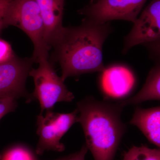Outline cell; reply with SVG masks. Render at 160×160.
I'll list each match as a JSON object with an SVG mask.
<instances>
[{"label":"cell","mask_w":160,"mask_h":160,"mask_svg":"<svg viewBox=\"0 0 160 160\" xmlns=\"http://www.w3.org/2000/svg\"><path fill=\"white\" fill-rule=\"evenodd\" d=\"M112 32L109 22L101 24L86 18L79 26L64 28L53 47V58L59 63L63 81L70 77L105 70L103 46Z\"/></svg>","instance_id":"cell-1"},{"label":"cell","mask_w":160,"mask_h":160,"mask_svg":"<svg viewBox=\"0 0 160 160\" xmlns=\"http://www.w3.org/2000/svg\"><path fill=\"white\" fill-rule=\"evenodd\" d=\"M78 122L82 126L86 146L94 160H113L126 132L119 102L99 101L88 96L77 103Z\"/></svg>","instance_id":"cell-2"},{"label":"cell","mask_w":160,"mask_h":160,"mask_svg":"<svg viewBox=\"0 0 160 160\" xmlns=\"http://www.w3.org/2000/svg\"><path fill=\"white\" fill-rule=\"evenodd\" d=\"M10 26L19 28L31 40L34 62L49 58L50 49L44 41L42 19L36 0H12L5 18V27Z\"/></svg>","instance_id":"cell-3"},{"label":"cell","mask_w":160,"mask_h":160,"mask_svg":"<svg viewBox=\"0 0 160 160\" xmlns=\"http://www.w3.org/2000/svg\"><path fill=\"white\" fill-rule=\"evenodd\" d=\"M38 63L37 69L32 68L29 76L34 81L35 88L30 95V101L36 99L39 102L41 113L52 110L55 104L60 102H70L74 98L64 81L57 74L48 58H43Z\"/></svg>","instance_id":"cell-4"},{"label":"cell","mask_w":160,"mask_h":160,"mask_svg":"<svg viewBox=\"0 0 160 160\" xmlns=\"http://www.w3.org/2000/svg\"><path fill=\"white\" fill-rule=\"evenodd\" d=\"M77 109L69 113L46 111V114L37 116V134L39 141L37 146V154L42 155L46 151L52 150L62 152L65 146L61 139L75 123L78 122Z\"/></svg>","instance_id":"cell-5"},{"label":"cell","mask_w":160,"mask_h":160,"mask_svg":"<svg viewBox=\"0 0 160 160\" xmlns=\"http://www.w3.org/2000/svg\"><path fill=\"white\" fill-rule=\"evenodd\" d=\"M147 0H90L78 11L84 18L98 23L113 20L133 23L139 15Z\"/></svg>","instance_id":"cell-6"},{"label":"cell","mask_w":160,"mask_h":160,"mask_svg":"<svg viewBox=\"0 0 160 160\" xmlns=\"http://www.w3.org/2000/svg\"><path fill=\"white\" fill-rule=\"evenodd\" d=\"M129 33L125 37L123 53L140 45H158L160 40V0H152L141 11Z\"/></svg>","instance_id":"cell-7"},{"label":"cell","mask_w":160,"mask_h":160,"mask_svg":"<svg viewBox=\"0 0 160 160\" xmlns=\"http://www.w3.org/2000/svg\"><path fill=\"white\" fill-rule=\"evenodd\" d=\"M33 62L32 58H22L15 56L8 62L0 64V98L17 99L25 97L30 102L26 83Z\"/></svg>","instance_id":"cell-8"},{"label":"cell","mask_w":160,"mask_h":160,"mask_svg":"<svg viewBox=\"0 0 160 160\" xmlns=\"http://www.w3.org/2000/svg\"><path fill=\"white\" fill-rule=\"evenodd\" d=\"M44 27V41L49 49L53 48L63 30L64 0H36Z\"/></svg>","instance_id":"cell-9"},{"label":"cell","mask_w":160,"mask_h":160,"mask_svg":"<svg viewBox=\"0 0 160 160\" xmlns=\"http://www.w3.org/2000/svg\"><path fill=\"white\" fill-rule=\"evenodd\" d=\"M101 86L108 98H121L127 95L133 88L134 75L128 68L116 66L106 68L102 72Z\"/></svg>","instance_id":"cell-10"},{"label":"cell","mask_w":160,"mask_h":160,"mask_svg":"<svg viewBox=\"0 0 160 160\" xmlns=\"http://www.w3.org/2000/svg\"><path fill=\"white\" fill-rule=\"evenodd\" d=\"M130 124L137 126L150 143L160 148V106L148 109L137 107Z\"/></svg>","instance_id":"cell-11"},{"label":"cell","mask_w":160,"mask_h":160,"mask_svg":"<svg viewBox=\"0 0 160 160\" xmlns=\"http://www.w3.org/2000/svg\"><path fill=\"white\" fill-rule=\"evenodd\" d=\"M160 100V66L159 63L152 68L142 88L134 96L119 101L123 107L137 105L146 101Z\"/></svg>","instance_id":"cell-12"},{"label":"cell","mask_w":160,"mask_h":160,"mask_svg":"<svg viewBox=\"0 0 160 160\" xmlns=\"http://www.w3.org/2000/svg\"><path fill=\"white\" fill-rule=\"evenodd\" d=\"M123 160H160V150L145 146H133L125 153Z\"/></svg>","instance_id":"cell-13"},{"label":"cell","mask_w":160,"mask_h":160,"mask_svg":"<svg viewBox=\"0 0 160 160\" xmlns=\"http://www.w3.org/2000/svg\"><path fill=\"white\" fill-rule=\"evenodd\" d=\"M0 160H37L32 152L23 146L12 147L1 155Z\"/></svg>","instance_id":"cell-14"},{"label":"cell","mask_w":160,"mask_h":160,"mask_svg":"<svg viewBox=\"0 0 160 160\" xmlns=\"http://www.w3.org/2000/svg\"><path fill=\"white\" fill-rule=\"evenodd\" d=\"M17 106L16 99L0 98V120L9 112L15 111Z\"/></svg>","instance_id":"cell-15"},{"label":"cell","mask_w":160,"mask_h":160,"mask_svg":"<svg viewBox=\"0 0 160 160\" xmlns=\"http://www.w3.org/2000/svg\"><path fill=\"white\" fill-rule=\"evenodd\" d=\"M15 56L9 43L5 40L0 39V64L8 62Z\"/></svg>","instance_id":"cell-16"},{"label":"cell","mask_w":160,"mask_h":160,"mask_svg":"<svg viewBox=\"0 0 160 160\" xmlns=\"http://www.w3.org/2000/svg\"><path fill=\"white\" fill-rule=\"evenodd\" d=\"M12 0H0V33L5 28V18Z\"/></svg>","instance_id":"cell-17"},{"label":"cell","mask_w":160,"mask_h":160,"mask_svg":"<svg viewBox=\"0 0 160 160\" xmlns=\"http://www.w3.org/2000/svg\"><path fill=\"white\" fill-rule=\"evenodd\" d=\"M88 151L86 145H84L79 151L66 157V160H85V157Z\"/></svg>","instance_id":"cell-18"},{"label":"cell","mask_w":160,"mask_h":160,"mask_svg":"<svg viewBox=\"0 0 160 160\" xmlns=\"http://www.w3.org/2000/svg\"><path fill=\"white\" fill-rule=\"evenodd\" d=\"M66 157L60 158L57 159L55 160H66Z\"/></svg>","instance_id":"cell-19"},{"label":"cell","mask_w":160,"mask_h":160,"mask_svg":"<svg viewBox=\"0 0 160 160\" xmlns=\"http://www.w3.org/2000/svg\"><path fill=\"white\" fill-rule=\"evenodd\" d=\"M1 155L0 154V159H1Z\"/></svg>","instance_id":"cell-20"}]
</instances>
